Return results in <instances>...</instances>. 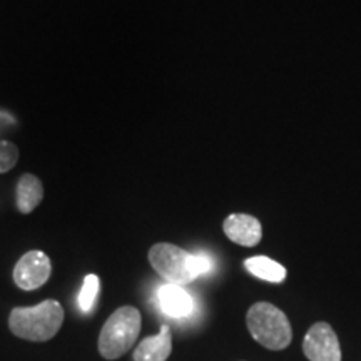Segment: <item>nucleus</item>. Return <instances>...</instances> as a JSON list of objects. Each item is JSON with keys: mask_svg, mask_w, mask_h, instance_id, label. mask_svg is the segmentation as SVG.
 I'll list each match as a JSON object with an SVG mask.
<instances>
[{"mask_svg": "<svg viewBox=\"0 0 361 361\" xmlns=\"http://www.w3.org/2000/svg\"><path fill=\"white\" fill-rule=\"evenodd\" d=\"M149 263L161 278L178 286L192 283L213 268L206 255H191L171 243H157L152 246L149 250Z\"/></svg>", "mask_w": 361, "mask_h": 361, "instance_id": "nucleus-1", "label": "nucleus"}, {"mask_svg": "<svg viewBox=\"0 0 361 361\" xmlns=\"http://www.w3.org/2000/svg\"><path fill=\"white\" fill-rule=\"evenodd\" d=\"M64 323V308L56 300L35 306H19L8 316V328L17 338L44 343L52 340Z\"/></svg>", "mask_w": 361, "mask_h": 361, "instance_id": "nucleus-2", "label": "nucleus"}, {"mask_svg": "<svg viewBox=\"0 0 361 361\" xmlns=\"http://www.w3.org/2000/svg\"><path fill=\"white\" fill-rule=\"evenodd\" d=\"M246 324L252 340L271 351L286 350L293 341V328L284 311L278 306L259 301L246 313Z\"/></svg>", "mask_w": 361, "mask_h": 361, "instance_id": "nucleus-3", "label": "nucleus"}, {"mask_svg": "<svg viewBox=\"0 0 361 361\" xmlns=\"http://www.w3.org/2000/svg\"><path fill=\"white\" fill-rule=\"evenodd\" d=\"M142 326L141 311L134 306H121L107 322L99 335V353L104 360H117L133 348Z\"/></svg>", "mask_w": 361, "mask_h": 361, "instance_id": "nucleus-4", "label": "nucleus"}, {"mask_svg": "<svg viewBox=\"0 0 361 361\" xmlns=\"http://www.w3.org/2000/svg\"><path fill=\"white\" fill-rule=\"evenodd\" d=\"M303 353L310 361H341L340 340L331 324L318 322L308 329L303 340Z\"/></svg>", "mask_w": 361, "mask_h": 361, "instance_id": "nucleus-5", "label": "nucleus"}, {"mask_svg": "<svg viewBox=\"0 0 361 361\" xmlns=\"http://www.w3.org/2000/svg\"><path fill=\"white\" fill-rule=\"evenodd\" d=\"M52 273L51 258L44 251L25 252L13 268V283L24 291L39 290L49 281Z\"/></svg>", "mask_w": 361, "mask_h": 361, "instance_id": "nucleus-6", "label": "nucleus"}, {"mask_svg": "<svg viewBox=\"0 0 361 361\" xmlns=\"http://www.w3.org/2000/svg\"><path fill=\"white\" fill-rule=\"evenodd\" d=\"M223 231L228 239L239 246L255 247L263 238V226L255 216L234 213L224 219Z\"/></svg>", "mask_w": 361, "mask_h": 361, "instance_id": "nucleus-7", "label": "nucleus"}, {"mask_svg": "<svg viewBox=\"0 0 361 361\" xmlns=\"http://www.w3.org/2000/svg\"><path fill=\"white\" fill-rule=\"evenodd\" d=\"M173 353V333L168 324H162L159 333L147 336L135 346L134 361H166Z\"/></svg>", "mask_w": 361, "mask_h": 361, "instance_id": "nucleus-8", "label": "nucleus"}, {"mask_svg": "<svg viewBox=\"0 0 361 361\" xmlns=\"http://www.w3.org/2000/svg\"><path fill=\"white\" fill-rule=\"evenodd\" d=\"M157 300L162 313H166L171 318H186L191 314L194 308V301L189 293L183 286L178 284H164L157 291Z\"/></svg>", "mask_w": 361, "mask_h": 361, "instance_id": "nucleus-9", "label": "nucleus"}, {"mask_svg": "<svg viewBox=\"0 0 361 361\" xmlns=\"http://www.w3.org/2000/svg\"><path fill=\"white\" fill-rule=\"evenodd\" d=\"M44 200V188L34 174L20 176L17 183V207L22 214H30Z\"/></svg>", "mask_w": 361, "mask_h": 361, "instance_id": "nucleus-10", "label": "nucleus"}, {"mask_svg": "<svg viewBox=\"0 0 361 361\" xmlns=\"http://www.w3.org/2000/svg\"><path fill=\"white\" fill-rule=\"evenodd\" d=\"M245 268L250 271L252 276L263 279L269 283H283L286 278V269L284 266L276 263L274 259L266 258V256H255L245 261Z\"/></svg>", "mask_w": 361, "mask_h": 361, "instance_id": "nucleus-11", "label": "nucleus"}, {"mask_svg": "<svg viewBox=\"0 0 361 361\" xmlns=\"http://www.w3.org/2000/svg\"><path fill=\"white\" fill-rule=\"evenodd\" d=\"M99 288H101V281H99L96 274H87L78 298L79 310L82 311L84 314H89L90 311L94 310V305H96V300L99 295Z\"/></svg>", "mask_w": 361, "mask_h": 361, "instance_id": "nucleus-12", "label": "nucleus"}, {"mask_svg": "<svg viewBox=\"0 0 361 361\" xmlns=\"http://www.w3.org/2000/svg\"><path fill=\"white\" fill-rule=\"evenodd\" d=\"M19 161V149L13 142L0 141V174L8 173Z\"/></svg>", "mask_w": 361, "mask_h": 361, "instance_id": "nucleus-13", "label": "nucleus"}]
</instances>
